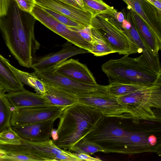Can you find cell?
Masks as SVG:
<instances>
[{"mask_svg": "<svg viewBox=\"0 0 161 161\" xmlns=\"http://www.w3.org/2000/svg\"><path fill=\"white\" fill-rule=\"evenodd\" d=\"M61 0V1H62V0Z\"/></svg>", "mask_w": 161, "mask_h": 161, "instance_id": "obj_38", "label": "cell"}, {"mask_svg": "<svg viewBox=\"0 0 161 161\" xmlns=\"http://www.w3.org/2000/svg\"><path fill=\"white\" fill-rule=\"evenodd\" d=\"M51 137L53 141L58 139V136L57 129L53 128L51 132Z\"/></svg>", "mask_w": 161, "mask_h": 161, "instance_id": "obj_35", "label": "cell"}, {"mask_svg": "<svg viewBox=\"0 0 161 161\" xmlns=\"http://www.w3.org/2000/svg\"><path fill=\"white\" fill-rule=\"evenodd\" d=\"M43 83L58 88L78 98L90 94L101 85L76 81L62 75L50 69L34 72Z\"/></svg>", "mask_w": 161, "mask_h": 161, "instance_id": "obj_9", "label": "cell"}, {"mask_svg": "<svg viewBox=\"0 0 161 161\" xmlns=\"http://www.w3.org/2000/svg\"><path fill=\"white\" fill-rule=\"evenodd\" d=\"M41 7L59 13L87 27L90 26L93 17L88 11L81 9L60 0H35Z\"/></svg>", "mask_w": 161, "mask_h": 161, "instance_id": "obj_14", "label": "cell"}, {"mask_svg": "<svg viewBox=\"0 0 161 161\" xmlns=\"http://www.w3.org/2000/svg\"><path fill=\"white\" fill-rule=\"evenodd\" d=\"M147 141L149 144L151 146L153 147L157 144V138L154 135H151L148 136Z\"/></svg>", "mask_w": 161, "mask_h": 161, "instance_id": "obj_34", "label": "cell"}, {"mask_svg": "<svg viewBox=\"0 0 161 161\" xmlns=\"http://www.w3.org/2000/svg\"><path fill=\"white\" fill-rule=\"evenodd\" d=\"M55 120L50 119L38 123L11 126L19 137L25 140L43 142L50 139Z\"/></svg>", "mask_w": 161, "mask_h": 161, "instance_id": "obj_15", "label": "cell"}, {"mask_svg": "<svg viewBox=\"0 0 161 161\" xmlns=\"http://www.w3.org/2000/svg\"><path fill=\"white\" fill-rule=\"evenodd\" d=\"M64 106H51L14 108L11 119V126L26 125L59 118Z\"/></svg>", "mask_w": 161, "mask_h": 161, "instance_id": "obj_10", "label": "cell"}, {"mask_svg": "<svg viewBox=\"0 0 161 161\" xmlns=\"http://www.w3.org/2000/svg\"><path fill=\"white\" fill-rule=\"evenodd\" d=\"M43 84L46 91L43 96L52 105L67 107L78 103V97L75 96L58 88Z\"/></svg>", "mask_w": 161, "mask_h": 161, "instance_id": "obj_19", "label": "cell"}, {"mask_svg": "<svg viewBox=\"0 0 161 161\" xmlns=\"http://www.w3.org/2000/svg\"><path fill=\"white\" fill-rule=\"evenodd\" d=\"M73 29L77 31L84 39L91 44V35L90 26L81 30Z\"/></svg>", "mask_w": 161, "mask_h": 161, "instance_id": "obj_29", "label": "cell"}, {"mask_svg": "<svg viewBox=\"0 0 161 161\" xmlns=\"http://www.w3.org/2000/svg\"><path fill=\"white\" fill-rule=\"evenodd\" d=\"M86 10L89 11L93 17L100 14H106L113 17L117 10L102 0H82Z\"/></svg>", "mask_w": 161, "mask_h": 161, "instance_id": "obj_22", "label": "cell"}, {"mask_svg": "<svg viewBox=\"0 0 161 161\" xmlns=\"http://www.w3.org/2000/svg\"><path fill=\"white\" fill-rule=\"evenodd\" d=\"M10 1L11 0H0V17L7 14Z\"/></svg>", "mask_w": 161, "mask_h": 161, "instance_id": "obj_30", "label": "cell"}, {"mask_svg": "<svg viewBox=\"0 0 161 161\" xmlns=\"http://www.w3.org/2000/svg\"><path fill=\"white\" fill-rule=\"evenodd\" d=\"M30 14L36 19L47 28L63 37L73 45L87 50L90 53L92 47L73 28H70L60 22L35 4Z\"/></svg>", "mask_w": 161, "mask_h": 161, "instance_id": "obj_8", "label": "cell"}, {"mask_svg": "<svg viewBox=\"0 0 161 161\" xmlns=\"http://www.w3.org/2000/svg\"><path fill=\"white\" fill-rule=\"evenodd\" d=\"M117 100L132 119L156 121L158 118L153 109L161 108V83L146 86Z\"/></svg>", "mask_w": 161, "mask_h": 161, "instance_id": "obj_4", "label": "cell"}, {"mask_svg": "<svg viewBox=\"0 0 161 161\" xmlns=\"http://www.w3.org/2000/svg\"><path fill=\"white\" fill-rule=\"evenodd\" d=\"M117 98L109 93L107 86L101 85L90 94L78 98V103L98 110L105 117L131 119Z\"/></svg>", "mask_w": 161, "mask_h": 161, "instance_id": "obj_7", "label": "cell"}, {"mask_svg": "<svg viewBox=\"0 0 161 161\" xmlns=\"http://www.w3.org/2000/svg\"><path fill=\"white\" fill-rule=\"evenodd\" d=\"M127 8L136 13L161 40V13L146 0H122Z\"/></svg>", "mask_w": 161, "mask_h": 161, "instance_id": "obj_12", "label": "cell"}, {"mask_svg": "<svg viewBox=\"0 0 161 161\" xmlns=\"http://www.w3.org/2000/svg\"><path fill=\"white\" fill-rule=\"evenodd\" d=\"M92 47L90 53L96 56H102L115 53L99 31L90 26Z\"/></svg>", "mask_w": 161, "mask_h": 161, "instance_id": "obj_21", "label": "cell"}, {"mask_svg": "<svg viewBox=\"0 0 161 161\" xmlns=\"http://www.w3.org/2000/svg\"><path fill=\"white\" fill-rule=\"evenodd\" d=\"M8 60L0 54V84L6 92H16L25 89L8 64Z\"/></svg>", "mask_w": 161, "mask_h": 161, "instance_id": "obj_18", "label": "cell"}, {"mask_svg": "<svg viewBox=\"0 0 161 161\" xmlns=\"http://www.w3.org/2000/svg\"><path fill=\"white\" fill-rule=\"evenodd\" d=\"M19 8L30 13L32 11L35 4V0H14Z\"/></svg>", "mask_w": 161, "mask_h": 161, "instance_id": "obj_28", "label": "cell"}, {"mask_svg": "<svg viewBox=\"0 0 161 161\" xmlns=\"http://www.w3.org/2000/svg\"><path fill=\"white\" fill-rule=\"evenodd\" d=\"M154 6L161 13V0H146Z\"/></svg>", "mask_w": 161, "mask_h": 161, "instance_id": "obj_33", "label": "cell"}, {"mask_svg": "<svg viewBox=\"0 0 161 161\" xmlns=\"http://www.w3.org/2000/svg\"><path fill=\"white\" fill-rule=\"evenodd\" d=\"M36 20L14 0H11L7 14L0 17V31L7 46L19 64L27 68L31 67L40 46L34 35Z\"/></svg>", "mask_w": 161, "mask_h": 161, "instance_id": "obj_1", "label": "cell"}, {"mask_svg": "<svg viewBox=\"0 0 161 161\" xmlns=\"http://www.w3.org/2000/svg\"><path fill=\"white\" fill-rule=\"evenodd\" d=\"M14 108L53 106L44 97L37 93L26 90L5 94Z\"/></svg>", "mask_w": 161, "mask_h": 161, "instance_id": "obj_17", "label": "cell"}, {"mask_svg": "<svg viewBox=\"0 0 161 161\" xmlns=\"http://www.w3.org/2000/svg\"><path fill=\"white\" fill-rule=\"evenodd\" d=\"M6 92L4 87L0 84V96L4 95Z\"/></svg>", "mask_w": 161, "mask_h": 161, "instance_id": "obj_36", "label": "cell"}, {"mask_svg": "<svg viewBox=\"0 0 161 161\" xmlns=\"http://www.w3.org/2000/svg\"><path fill=\"white\" fill-rule=\"evenodd\" d=\"M48 69L76 81L92 85L97 84L87 66L78 59H67Z\"/></svg>", "mask_w": 161, "mask_h": 161, "instance_id": "obj_13", "label": "cell"}, {"mask_svg": "<svg viewBox=\"0 0 161 161\" xmlns=\"http://www.w3.org/2000/svg\"><path fill=\"white\" fill-rule=\"evenodd\" d=\"M40 6L60 22L70 28L78 30H81L86 27L76 21L59 13L49 8Z\"/></svg>", "mask_w": 161, "mask_h": 161, "instance_id": "obj_26", "label": "cell"}, {"mask_svg": "<svg viewBox=\"0 0 161 161\" xmlns=\"http://www.w3.org/2000/svg\"><path fill=\"white\" fill-rule=\"evenodd\" d=\"M103 117L98 110L78 103L66 107L59 118L58 137L54 143L60 149L70 151L78 142L92 130Z\"/></svg>", "mask_w": 161, "mask_h": 161, "instance_id": "obj_3", "label": "cell"}, {"mask_svg": "<svg viewBox=\"0 0 161 161\" xmlns=\"http://www.w3.org/2000/svg\"><path fill=\"white\" fill-rule=\"evenodd\" d=\"M71 151L78 153H85L89 155L104 150L97 144L84 137L72 147Z\"/></svg>", "mask_w": 161, "mask_h": 161, "instance_id": "obj_25", "label": "cell"}, {"mask_svg": "<svg viewBox=\"0 0 161 161\" xmlns=\"http://www.w3.org/2000/svg\"><path fill=\"white\" fill-rule=\"evenodd\" d=\"M4 152L1 149H0V158L4 154Z\"/></svg>", "mask_w": 161, "mask_h": 161, "instance_id": "obj_37", "label": "cell"}, {"mask_svg": "<svg viewBox=\"0 0 161 161\" xmlns=\"http://www.w3.org/2000/svg\"><path fill=\"white\" fill-rule=\"evenodd\" d=\"M14 108L5 94L0 96V132L11 127Z\"/></svg>", "mask_w": 161, "mask_h": 161, "instance_id": "obj_23", "label": "cell"}, {"mask_svg": "<svg viewBox=\"0 0 161 161\" xmlns=\"http://www.w3.org/2000/svg\"><path fill=\"white\" fill-rule=\"evenodd\" d=\"M20 144V137L11 126L0 132V145H19Z\"/></svg>", "mask_w": 161, "mask_h": 161, "instance_id": "obj_27", "label": "cell"}, {"mask_svg": "<svg viewBox=\"0 0 161 161\" xmlns=\"http://www.w3.org/2000/svg\"><path fill=\"white\" fill-rule=\"evenodd\" d=\"M8 64L17 78L23 84L33 88L36 93L43 95L46 89L43 83L37 77L34 72L30 73L18 69L8 61Z\"/></svg>", "mask_w": 161, "mask_h": 161, "instance_id": "obj_20", "label": "cell"}, {"mask_svg": "<svg viewBox=\"0 0 161 161\" xmlns=\"http://www.w3.org/2000/svg\"><path fill=\"white\" fill-rule=\"evenodd\" d=\"M129 10L132 22L143 44L153 55H158L161 40L136 13L131 9Z\"/></svg>", "mask_w": 161, "mask_h": 161, "instance_id": "obj_16", "label": "cell"}, {"mask_svg": "<svg viewBox=\"0 0 161 161\" xmlns=\"http://www.w3.org/2000/svg\"><path fill=\"white\" fill-rule=\"evenodd\" d=\"M73 44L68 41L62 45V48L58 52L42 56L35 57L33 59L31 68L35 71H42L48 69L74 56L89 53L87 50Z\"/></svg>", "mask_w": 161, "mask_h": 161, "instance_id": "obj_11", "label": "cell"}, {"mask_svg": "<svg viewBox=\"0 0 161 161\" xmlns=\"http://www.w3.org/2000/svg\"><path fill=\"white\" fill-rule=\"evenodd\" d=\"M109 84L152 85L161 83V69L158 55L146 50L135 58L124 55L111 59L101 66Z\"/></svg>", "mask_w": 161, "mask_h": 161, "instance_id": "obj_2", "label": "cell"}, {"mask_svg": "<svg viewBox=\"0 0 161 161\" xmlns=\"http://www.w3.org/2000/svg\"><path fill=\"white\" fill-rule=\"evenodd\" d=\"M19 145H0L4 153L28 156L34 161H80L74 153L60 149L52 139L43 142H35L20 138Z\"/></svg>", "mask_w": 161, "mask_h": 161, "instance_id": "obj_5", "label": "cell"}, {"mask_svg": "<svg viewBox=\"0 0 161 161\" xmlns=\"http://www.w3.org/2000/svg\"><path fill=\"white\" fill-rule=\"evenodd\" d=\"M75 155L78 158L80 161H100L102 160L98 158H94L87 154L85 153H75Z\"/></svg>", "mask_w": 161, "mask_h": 161, "instance_id": "obj_31", "label": "cell"}, {"mask_svg": "<svg viewBox=\"0 0 161 161\" xmlns=\"http://www.w3.org/2000/svg\"><path fill=\"white\" fill-rule=\"evenodd\" d=\"M112 16L100 14L92 17L90 26L97 29L114 53L129 55L142 51L125 34Z\"/></svg>", "mask_w": 161, "mask_h": 161, "instance_id": "obj_6", "label": "cell"}, {"mask_svg": "<svg viewBox=\"0 0 161 161\" xmlns=\"http://www.w3.org/2000/svg\"><path fill=\"white\" fill-rule=\"evenodd\" d=\"M118 22L121 24L125 20V18L123 14L121 12L117 11L114 13L113 17Z\"/></svg>", "mask_w": 161, "mask_h": 161, "instance_id": "obj_32", "label": "cell"}, {"mask_svg": "<svg viewBox=\"0 0 161 161\" xmlns=\"http://www.w3.org/2000/svg\"><path fill=\"white\" fill-rule=\"evenodd\" d=\"M152 85L121 83H112L109 84L107 85V88L109 93L118 97L130 94L142 87Z\"/></svg>", "mask_w": 161, "mask_h": 161, "instance_id": "obj_24", "label": "cell"}]
</instances>
